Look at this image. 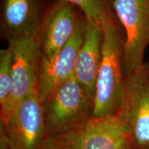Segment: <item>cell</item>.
<instances>
[{
	"instance_id": "obj_1",
	"label": "cell",
	"mask_w": 149,
	"mask_h": 149,
	"mask_svg": "<svg viewBox=\"0 0 149 149\" xmlns=\"http://www.w3.org/2000/svg\"><path fill=\"white\" fill-rule=\"evenodd\" d=\"M104 39L103 55L97 78L93 105V118L118 113L124 91L125 74L123 66L125 33L115 14L102 22Z\"/></svg>"
},
{
	"instance_id": "obj_2",
	"label": "cell",
	"mask_w": 149,
	"mask_h": 149,
	"mask_svg": "<svg viewBox=\"0 0 149 149\" xmlns=\"http://www.w3.org/2000/svg\"><path fill=\"white\" fill-rule=\"evenodd\" d=\"M43 105L50 136L84 128L93 118L94 100L73 74Z\"/></svg>"
},
{
	"instance_id": "obj_3",
	"label": "cell",
	"mask_w": 149,
	"mask_h": 149,
	"mask_svg": "<svg viewBox=\"0 0 149 149\" xmlns=\"http://www.w3.org/2000/svg\"><path fill=\"white\" fill-rule=\"evenodd\" d=\"M114 13L125 31L123 66L125 76L144 66L149 44V0H113Z\"/></svg>"
},
{
	"instance_id": "obj_4",
	"label": "cell",
	"mask_w": 149,
	"mask_h": 149,
	"mask_svg": "<svg viewBox=\"0 0 149 149\" xmlns=\"http://www.w3.org/2000/svg\"><path fill=\"white\" fill-rule=\"evenodd\" d=\"M117 115L134 146L149 144V81L145 64L126 76Z\"/></svg>"
},
{
	"instance_id": "obj_5",
	"label": "cell",
	"mask_w": 149,
	"mask_h": 149,
	"mask_svg": "<svg viewBox=\"0 0 149 149\" xmlns=\"http://www.w3.org/2000/svg\"><path fill=\"white\" fill-rule=\"evenodd\" d=\"M57 0H1V35L8 43L39 40L43 24Z\"/></svg>"
},
{
	"instance_id": "obj_6",
	"label": "cell",
	"mask_w": 149,
	"mask_h": 149,
	"mask_svg": "<svg viewBox=\"0 0 149 149\" xmlns=\"http://www.w3.org/2000/svg\"><path fill=\"white\" fill-rule=\"evenodd\" d=\"M14 53L10 95L0 108L1 122L6 124L28 95L36 88L42 51L38 40L9 42Z\"/></svg>"
},
{
	"instance_id": "obj_7",
	"label": "cell",
	"mask_w": 149,
	"mask_h": 149,
	"mask_svg": "<svg viewBox=\"0 0 149 149\" xmlns=\"http://www.w3.org/2000/svg\"><path fill=\"white\" fill-rule=\"evenodd\" d=\"M11 149H40L48 137L44 105L35 88L4 124L1 122Z\"/></svg>"
},
{
	"instance_id": "obj_8",
	"label": "cell",
	"mask_w": 149,
	"mask_h": 149,
	"mask_svg": "<svg viewBox=\"0 0 149 149\" xmlns=\"http://www.w3.org/2000/svg\"><path fill=\"white\" fill-rule=\"evenodd\" d=\"M86 26L85 15L81 17L70 40L53 60L41 59L36 88L42 103L56 89L74 74L78 52L83 42Z\"/></svg>"
},
{
	"instance_id": "obj_9",
	"label": "cell",
	"mask_w": 149,
	"mask_h": 149,
	"mask_svg": "<svg viewBox=\"0 0 149 149\" xmlns=\"http://www.w3.org/2000/svg\"><path fill=\"white\" fill-rule=\"evenodd\" d=\"M84 14L67 0H57L46 17L39 42L42 60L55 58L70 40Z\"/></svg>"
},
{
	"instance_id": "obj_10",
	"label": "cell",
	"mask_w": 149,
	"mask_h": 149,
	"mask_svg": "<svg viewBox=\"0 0 149 149\" xmlns=\"http://www.w3.org/2000/svg\"><path fill=\"white\" fill-rule=\"evenodd\" d=\"M104 39L101 22L86 17L84 40L77 54L74 76L93 100L103 55Z\"/></svg>"
},
{
	"instance_id": "obj_11",
	"label": "cell",
	"mask_w": 149,
	"mask_h": 149,
	"mask_svg": "<svg viewBox=\"0 0 149 149\" xmlns=\"http://www.w3.org/2000/svg\"><path fill=\"white\" fill-rule=\"evenodd\" d=\"M130 141L117 115L93 117L83 130V149H124Z\"/></svg>"
},
{
	"instance_id": "obj_12",
	"label": "cell",
	"mask_w": 149,
	"mask_h": 149,
	"mask_svg": "<svg viewBox=\"0 0 149 149\" xmlns=\"http://www.w3.org/2000/svg\"><path fill=\"white\" fill-rule=\"evenodd\" d=\"M13 60L14 53L10 46L0 51V108L4 106L10 95Z\"/></svg>"
},
{
	"instance_id": "obj_13",
	"label": "cell",
	"mask_w": 149,
	"mask_h": 149,
	"mask_svg": "<svg viewBox=\"0 0 149 149\" xmlns=\"http://www.w3.org/2000/svg\"><path fill=\"white\" fill-rule=\"evenodd\" d=\"M77 6L87 17L102 22L115 14L111 0H67Z\"/></svg>"
},
{
	"instance_id": "obj_14",
	"label": "cell",
	"mask_w": 149,
	"mask_h": 149,
	"mask_svg": "<svg viewBox=\"0 0 149 149\" xmlns=\"http://www.w3.org/2000/svg\"><path fill=\"white\" fill-rule=\"evenodd\" d=\"M83 130L48 136L40 149H83Z\"/></svg>"
},
{
	"instance_id": "obj_15",
	"label": "cell",
	"mask_w": 149,
	"mask_h": 149,
	"mask_svg": "<svg viewBox=\"0 0 149 149\" xmlns=\"http://www.w3.org/2000/svg\"><path fill=\"white\" fill-rule=\"evenodd\" d=\"M134 149H149V144L144 145V146H134Z\"/></svg>"
},
{
	"instance_id": "obj_16",
	"label": "cell",
	"mask_w": 149,
	"mask_h": 149,
	"mask_svg": "<svg viewBox=\"0 0 149 149\" xmlns=\"http://www.w3.org/2000/svg\"><path fill=\"white\" fill-rule=\"evenodd\" d=\"M124 149H134V145L133 144V142L130 141V143H128L127 146H126Z\"/></svg>"
},
{
	"instance_id": "obj_17",
	"label": "cell",
	"mask_w": 149,
	"mask_h": 149,
	"mask_svg": "<svg viewBox=\"0 0 149 149\" xmlns=\"http://www.w3.org/2000/svg\"><path fill=\"white\" fill-rule=\"evenodd\" d=\"M145 66H146V70H147V74H148V81H149V62H148V63H145Z\"/></svg>"
},
{
	"instance_id": "obj_18",
	"label": "cell",
	"mask_w": 149,
	"mask_h": 149,
	"mask_svg": "<svg viewBox=\"0 0 149 149\" xmlns=\"http://www.w3.org/2000/svg\"><path fill=\"white\" fill-rule=\"evenodd\" d=\"M111 1H112V2H113V0H111Z\"/></svg>"
}]
</instances>
